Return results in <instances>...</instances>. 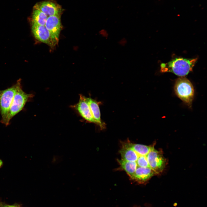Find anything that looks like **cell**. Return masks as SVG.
<instances>
[{
	"mask_svg": "<svg viewBox=\"0 0 207 207\" xmlns=\"http://www.w3.org/2000/svg\"><path fill=\"white\" fill-rule=\"evenodd\" d=\"M197 60V58H176L161 64L160 70L162 72H171L178 76H184L192 70Z\"/></svg>",
	"mask_w": 207,
	"mask_h": 207,
	"instance_id": "1",
	"label": "cell"
},
{
	"mask_svg": "<svg viewBox=\"0 0 207 207\" xmlns=\"http://www.w3.org/2000/svg\"><path fill=\"white\" fill-rule=\"evenodd\" d=\"M21 85V80L20 79L11 87L3 90H0L1 122L6 126L9 125L7 122V117L14 96L17 89Z\"/></svg>",
	"mask_w": 207,
	"mask_h": 207,
	"instance_id": "2",
	"label": "cell"
},
{
	"mask_svg": "<svg viewBox=\"0 0 207 207\" xmlns=\"http://www.w3.org/2000/svg\"><path fill=\"white\" fill-rule=\"evenodd\" d=\"M34 96L32 94L24 91L22 85L19 87L15 94L9 110L7 120L9 124L11 119L22 110L26 103Z\"/></svg>",
	"mask_w": 207,
	"mask_h": 207,
	"instance_id": "3",
	"label": "cell"
},
{
	"mask_svg": "<svg viewBox=\"0 0 207 207\" xmlns=\"http://www.w3.org/2000/svg\"><path fill=\"white\" fill-rule=\"evenodd\" d=\"M175 90L180 99L188 106H191L194 91L192 84L187 79L184 77L178 78L175 82Z\"/></svg>",
	"mask_w": 207,
	"mask_h": 207,
	"instance_id": "4",
	"label": "cell"
},
{
	"mask_svg": "<svg viewBox=\"0 0 207 207\" xmlns=\"http://www.w3.org/2000/svg\"><path fill=\"white\" fill-rule=\"evenodd\" d=\"M146 157L149 167L156 174H159L163 171L166 165V161L161 151L157 150L154 147Z\"/></svg>",
	"mask_w": 207,
	"mask_h": 207,
	"instance_id": "5",
	"label": "cell"
},
{
	"mask_svg": "<svg viewBox=\"0 0 207 207\" xmlns=\"http://www.w3.org/2000/svg\"><path fill=\"white\" fill-rule=\"evenodd\" d=\"M61 14L48 16L45 26L49 31L53 46L57 44L62 28Z\"/></svg>",
	"mask_w": 207,
	"mask_h": 207,
	"instance_id": "6",
	"label": "cell"
},
{
	"mask_svg": "<svg viewBox=\"0 0 207 207\" xmlns=\"http://www.w3.org/2000/svg\"><path fill=\"white\" fill-rule=\"evenodd\" d=\"M34 8L40 10L48 17L61 14L62 12V7L60 5L50 0L38 3Z\"/></svg>",
	"mask_w": 207,
	"mask_h": 207,
	"instance_id": "7",
	"label": "cell"
},
{
	"mask_svg": "<svg viewBox=\"0 0 207 207\" xmlns=\"http://www.w3.org/2000/svg\"><path fill=\"white\" fill-rule=\"evenodd\" d=\"M32 30L34 37L39 41L53 46L50 33L45 25L32 23Z\"/></svg>",
	"mask_w": 207,
	"mask_h": 207,
	"instance_id": "8",
	"label": "cell"
},
{
	"mask_svg": "<svg viewBox=\"0 0 207 207\" xmlns=\"http://www.w3.org/2000/svg\"><path fill=\"white\" fill-rule=\"evenodd\" d=\"M73 107L85 120L88 122L96 124L89 106L85 99L84 96L80 94L78 102Z\"/></svg>",
	"mask_w": 207,
	"mask_h": 207,
	"instance_id": "9",
	"label": "cell"
},
{
	"mask_svg": "<svg viewBox=\"0 0 207 207\" xmlns=\"http://www.w3.org/2000/svg\"><path fill=\"white\" fill-rule=\"evenodd\" d=\"M155 175V172L150 167H137L135 172L130 178L139 183H143Z\"/></svg>",
	"mask_w": 207,
	"mask_h": 207,
	"instance_id": "10",
	"label": "cell"
},
{
	"mask_svg": "<svg viewBox=\"0 0 207 207\" xmlns=\"http://www.w3.org/2000/svg\"><path fill=\"white\" fill-rule=\"evenodd\" d=\"M85 99L89 106L92 115L96 124L98 125L101 129H104L105 128V124L101 120L99 103L90 97H87L85 96Z\"/></svg>",
	"mask_w": 207,
	"mask_h": 207,
	"instance_id": "11",
	"label": "cell"
},
{
	"mask_svg": "<svg viewBox=\"0 0 207 207\" xmlns=\"http://www.w3.org/2000/svg\"><path fill=\"white\" fill-rule=\"evenodd\" d=\"M119 151L122 158L126 161L136 162L139 156L128 145L127 141L122 142Z\"/></svg>",
	"mask_w": 207,
	"mask_h": 207,
	"instance_id": "12",
	"label": "cell"
},
{
	"mask_svg": "<svg viewBox=\"0 0 207 207\" xmlns=\"http://www.w3.org/2000/svg\"><path fill=\"white\" fill-rule=\"evenodd\" d=\"M121 168L124 170L130 177L135 172L137 167L136 162L128 161L122 158L118 159Z\"/></svg>",
	"mask_w": 207,
	"mask_h": 207,
	"instance_id": "13",
	"label": "cell"
},
{
	"mask_svg": "<svg viewBox=\"0 0 207 207\" xmlns=\"http://www.w3.org/2000/svg\"><path fill=\"white\" fill-rule=\"evenodd\" d=\"M127 143L131 147L139 156H146L153 148L154 145L147 146L138 144L132 143L128 140Z\"/></svg>",
	"mask_w": 207,
	"mask_h": 207,
	"instance_id": "14",
	"label": "cell"
},
{
	"mask_svg": "<svg viewBox=\"0 0 207 207\" xmlns=\"http://www.w3.org/2000/svg\"><path fill=\"white\" fill-rule=\"evenodd\" d=\"M48 16L40 10L33 8L32 15V22L38 25L44 26Z\"/></svg>",
	"mask_w": 207,
	"mask_h": 207,
	"instance_id": "15",
	"label": "cell"
},
{
	"mask_svg": "<svg viewBox=\"0 0 207 207\" xmlns=\"http://www.w3.org/2000/svg\"><path fill=\"white\" fill-rule=\"evenodd\" d=\"M137 167H149L146 156H139L136 162Z\"/></svg>",
	"mask_w": 207,
	"mask_h": 207,
	"instance_id": "16",
	"label": "cell"
},
{
	"mask_svg": "<svg viewBox=\"0 0 207 207\" xmlns=\"http://www.w3.org/2000/svg\"><path fill=\"white\" fill-rule=\"evenodd\" d=\"M99 34L101 37L107 39L109 36V34L107 30L102 29L100 30L99 32Z\"/></svg>",
	"mask_w": 207,
	"mask_h": 207,
	"instance_id": "17",
	"label": "cell"
},
{
	"mask_svg": "<svg viewBox=\"0 0 207 207\" xmlns=\"http://www.w3.org/2000/svg\"><path fill=\"white\" fill-rule=\"evenodd\" d=\"M127 43V40L124 37L122 38L118 41V44L121 46H125L126 45Z\"/></svg>",
	"mask_w": 207,
	"mask_h": 207,
	"instance_id": "18",
	"label": "cell"
},
{
	"mask_svg": "<svg viewBox=\"0 0 207 207\" xmlns=\"http://www.w3.org/2000/svg\"><path fill=\"white\" fill-rule=\"evenodd\" d=\"M16 204L13 205H9L2 202H0V207H15Z\"/></svg>",
	"mask_w": 207,
	"mask_h": 207,
	"instance_id": "19",
	"label": "cell"
},
{
	"mask_svg": "<svg viewBox=\"0 0 207 207\" xmlns=\"http://www.w3.org/2000/svg\"><path fill=\"white\" fill-rule=\"evenodd\" d=\"M3 160L0 159V168H1L3 166Z\"/></svg>",
	"mask_w": 207,
	"mask_h": 207,
	"instance_id": "20",
	"label": "cell"
},
{
	"mask_svg": "<svg viewBox=\"0 0 207 207\" xmlns=\"http://www.w3.org/2000/svg\"><path fill=\"white\" fill-rule=\"evenodd\" d=\"M15 207H21L19 205L16 204Z\"/></svg>",
	"mask_w": 207,
	"mask_h": 207,
	"instance_id": "21",
	"label": "cell"
}]
</instances>
